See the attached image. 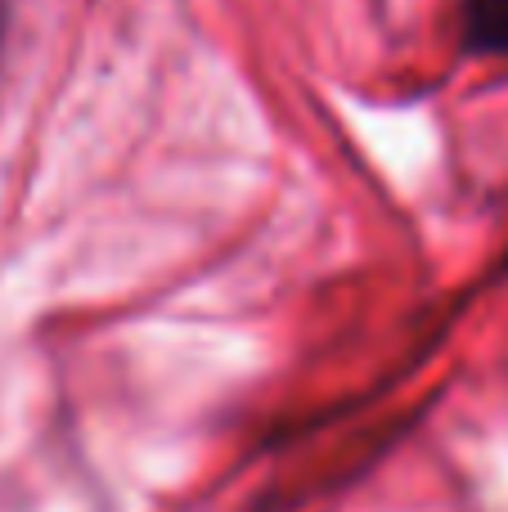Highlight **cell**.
I'll use <instances>...</instances> for the list:
<instances>
[{
  "instance_id": "1",
  "label": "cell",
  "mask_w": 508,
  "mask_h": 512,
  "mask_svg": "<svg viewBox=\"0 0 508 512\" xmlns=\"http://www.w3.org/2000/svg\"><path fill=\"white\" fill-rule=\"evenodd\" d=\"M468 45L482 54H508V0L468 5Z\"/></svg>"
},
{
  "instance_id": "2",
  "label": "cell",
  "mask_w": 508,
  "mask_h": 512,
  "mask_svg": "<svg viewBox=\"0 0 508 512\" xmlns=\"http://www.w3.org/2000/svg\"><path fill=\"white\" fill-rule=\"evenodd\" d=\"M5 18H9V0H0V50H5Z\"/></svg>"
}]
</instances>
